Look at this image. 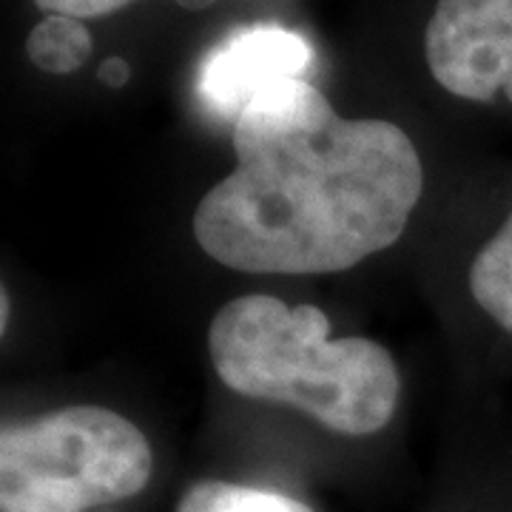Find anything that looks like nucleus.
I'll list each match as a JSON object with an SVG mask.
<instances>
[{
    "label": "nucleus",
    "instance_id": "obj_2",
    "mask_svg": "<svg viewBox=\"0 0 512 512\" xmlns=\"http://www.w3.org/2000/svg\"><path fill=\"white\" fill-rule=\"evenodd\" d=\"M328 330L313 305L251 293L214 316L208 350L239 396L291 404L342 436H373L396 413L399 367L379 342L330 339Z\"/></svg>",
    "mask_w": 512,
    "mask_h": 512
},
{
    "label": "nucleus",
    "instance_id": "obj_8",
    "mask_svg": "<svg viewBox=\"0 0 512 512\" xmlns=\"http://www.w3.org/2000/svg\"><path fill=\"white\" fill-rule=\"evenodd\" d=\"M177 512H313L291 495L228 481H200L188 487Z\"/></svg>",
    "mask_w": 512,
    "mask_h": 512
},
{
    "label": "nucleus",
    "instance_id": "obj_11",
    "mask_svg": "<svg viewBox=\"0 0 512 512\" xmlns=\"http://www.w3.org/2000/svg\"><path fill=\"white\" fill-rule=\"evenodd\" d=\"M180 6H185V9H205V6H211L214 0H177Z\"/></svg>",
    "mask_w": 512,
    "mask_h": 512
},
{
    "label": "nucleus",
    "instance_id": "obj_5",
    "mask_svg": "<svg viewBox=\"0 0 512 512\" xmlns=\"http://www.w3.org/2000/svg\"><path fill=\"white\" fill-rule=\"evenodd\" d=\"M313 49L299 32L271 23L237 29L205 57L197 94L222 120H237L242 109L285 80H305Z\"/></svg>",
    "mask_w": 512,
    "mask_h": 512
},
{
    "label": "nucleus",
    "instance_id": "obj_1",
    "mask_svg": "<svg viewBox=\"0 0 512 512\" xmlns=\"http://www.w3.org/2000/svg\"><path fill=\"white\" fill-rule=\"evenodd\" d=\"M237 168L194 211L211 259L245 274H336L402 237L424 188L419 151L387 120H348L308 80L254 97Z\"/></svg>",
    "mask_w": 512,
    "mask_h": 512
},
{
    "label": "nucleus",
    "instance_id": "obj_10",
    "mask_svg": "<svg viewBox=\"0 0 512 512\" xmlns=\"http://www.w3.org/2000/svg\"><path fill=\"white\" fill-rule=\"evenodd\" d=\"M131 77V66H128L123 57H109L103 66H100V80L111 86V89H123Z\"/></svg>",
    "mask_w": 512,
    "mask_h": 512
},
{
    "label": "nucleus",
    "instance_id": "obj_9",
    "mask_svg": "<svg viewBox=\"0 0 512 512\" xmlns=\"http://www.w3.org/2000/svg\"><path fill=\"white\" fill-rule=\"evenodd\" d=\"M134 0H35L37 9L49 15H66V18H103L117 9H123Z\"/></svg>",
    "mask_w": 512,
    "mask_h": 512
},
{
    "label": "nucleus",
    "instance_id": "obj_7",
    "mask_svg": "<svg viewBox=\"0 0 512 512\" xmlns=\"http://www.w3.org/2000/svg\"><path fill=\"white\" fill-rule=\"evenodd\" d=\"M92 35L77 18L49 15L37 23L26 40V55L40 72L69 74L92 57Z\"/></svg>",
    "mask_w": 512,
    "mask_h": 512
},
{
    "label": "nucleus",
    "instance_id": "obj_4",
    "mask_svg": "<svg viewBox=\"0 0 512 512\" xmlns=\"http://www.w3.org/2000/svg\"><path fill=\"white\" fill-rule=\"evenodd\" d=\"M433 77L450 94L512 103V0H439L424 32Z\"/></svg>",
    "mask_w": 512,
    "mask_h": 512
},
{
    "label": "nucleus",
    "instance_id": "obj_6",
    "mask_svg": "<svg viewBox=\"0 0 512 512\" xmlns=\"http://www.w3.org/2000/svg\"><path fill=\"white\" fill-rule=\"evenodd\" d=\"M470 293L481 311L512 333V211L473 259Z\"/></svg>",
    "mask_w": 512,
    "mask_h": 512
},
{
    "label": "nucleus",
    "instance_id": "obj_3",
    "mask_svg": "<svg viewBox=\"0 0 512 512\" xmlns=\"http://www.w3.org/2000/svg\"><path fill=\"white\" fill-rule=\"evenodd\" d=\"M151 444L126 416L77 404L6 424L0 436V512H89L143 493Z\"/></svg>",
    "mask_w": 512,
    "mask_h": 512
}]
</instances>
